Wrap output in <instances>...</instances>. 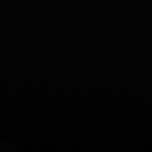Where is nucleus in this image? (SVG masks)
<instances>
[]
</instances>
